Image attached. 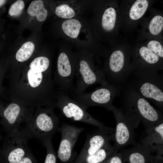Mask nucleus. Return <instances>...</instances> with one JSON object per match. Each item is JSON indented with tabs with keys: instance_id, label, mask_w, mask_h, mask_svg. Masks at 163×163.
Here are the masks:
<instances>
[{
	"instance_id": "nucleus-1",
	"label": "nucleus",
	"mask_w": 163,
	"mask_h": 163,
	"mask_svg": "<svg viewBox=\"0 0 163 163\" xmlns=\"http://www.w3.org/2000/svg\"><path fill=\"white\" fill-rule=\"evenodd\" d=\"M121 91L123 109L131 118L135 128L141 122L146 129L163 121L161 112L142 97L130 83H125Z\"/></svg>"
},
{
	"instance_id": "nucleus-2",
	"label": "nucleus",
	"mask_w": 163,
	"mask_h": 163,
	"mask_svg": "<svg viewBox=\"0 0 163 163\" xmlns=\"http://www.w3.org/2000/svg\"><path fill=\"white\" fill-rule=\"evenodd\" d=\"M123 88V84L107 82L90 92L74 91L69 94L85 110L90 107L97 106L111 111L114 107L113 102L120 95Z\"/></svg>"
},
{
	"instance_id": "nucleus-3",
	"label": "nucleus",
	"mask_w": 163,
	"mask_h": 163,
	"mask_svg": "<svg viewBox=\"0 0 163 163\" xmlns=\"http://www.w3.org/2000/svg\"><path fill=\"white\" fill-rule=\"evenodd\" d=\"M75 53L77 81L74 91L84 92L91 85L97 84L102 85L107 82L102 70L95 66L91 54L84 50H78Z\"/></svg>"
},
{
	"instance_id": "nucleus-4",
	"label": "nucleus",
	"mask_w": 163,
	"mask_h": 163,
	"mask_svg": "<svg viewBox=\"0 0 163 163\" xmlns=\"http://www.w3.org/2000/svg\"><path fill=\"white\" fill-rule=\"evenodd\" d=\"M130 83L138 93L161 110L163 108V76L158 72L133 71Z\"/></svg>"
},
{
	"instance_id": "nucleus-5",
	"label": "nucleus",
	"mask_w": 163,
	"mask_h": 163,
	"mask_svg": "<svg viewBox=\"0 0 163 163\" xmlns=\"http://www.w3.org/2000/svg\"><path fill=\"white\" fill-rule=\"evenodd\" d=\"M61 28L64 40L78 50L86 51L92 55L91 27L87 19L81 15L72 19H63Z\"/></svg>"
},
{
	"instance_id": "nucleus-6",
	"label": "nucleus",
	"mask_w": 163,
	"mask_h": 163,
	"mask_svg": "<svg viewBox=\"0 0 163 163\" xmlns=\"http://www.w3.org/2000/svg\"><path fill=\"white\" fill-rule=\"evenodd\" d=\"M59 120L52 109L43 110L33 119L28 121L21 129L30 138H35L43 144L51 141L54 134L58 131Z\"/></svg>"
},
{
	"instance_id": "nucleus-7",
	"label": "nucleus",
	"mask_w": 163,
	"mask_h": 163,
	"mask_svg": "<svg viewBox=\"0 0 163 163\" xmlns=\"http://www.w3.org/2000/svg\"><path fill=\"white\" fill-rule=\"evenodd\" d=\"M56 105L68 118L95 126L107 134H112L114 132L115 129L105 126L95 119L66 92L61 91Z\"/></svg>"
},
{
	"instance_id": "nucleus-8",
	"label": "nucleus",
	"mask_w": 163,
	"mask_h": 163,
	"mask_svg": "<svg viewBox=\"0 0 163 163\" xmlns=\"http://www.w3.org/2000/svg\"><path fill=\"white\" fill-rule=\"evenodd\" d=\"M69 47L64 45L58 56L57 70L58 83L61 91L68 94L75 90L73 82L76 71L75 53Z\"/></svg>"
},
{
	"instance_id": "nucleus-9",
	"label": "nucleus",
	"mask_w": 163,
	"mask_h": 163,
	"mask_svg": "<svg viewBox=\"0 0 163 163\" xmlns=\"http://www.w3.org/2000/svg\"><path fill=\"white\" fill-rule=\"evenodd\" d=\"M111 111L116 121L113 139L114 142V152H117L121 148L129 145H137L135 139V128L129 116L122 108L114 106Z\"/></svg>"
},
{
	"instance_id": "nucleus-10",
	"label": "nucleus",
	"mask_w": 163,
	"mask_h": 163,
	"mask_svg": "<svg viewBox=\"0 0 163 163\" xmlns=\"http://www.w3.org/2000/svg\"><path fill=\"white\" fill-rule=\"evenodd\" d=\"M30 138L22 130L8 134L0 155L4 163H19L29 152L27 143Z\"/></svg>"
},
{
	"instance_id": "nucleus-11",
	"label": "nucleus",
	"mask_w": 163,
	"mask_h": 163,
	"mask_svg": "<svg viewBox=\"0 0 163 163\" xmlns=\"http://www.w3.org/2000/svg\"><path fill=\"white\" fill-rule=\"evenodd\" d=\"M84 129L64 124L59 127L61 140L57 152L60 163H73L76 158L73 149L80 133Z\"/></svg>"
},
{
	"instance_id": "nucleus-12",
	"label": "nucleus",
	"mask_w": 163,
	"mask_h": 163,
	"mask_svg": "<svg viewBox=\"0 0 163 163\" xmlns=\"http://www.w3.org/2000/svg\"><path fill=\"white\" fill-rule=\"evenodd\" d=\"M113 134L99 130L88 135L83 148L73 163H78L87 157L94 154L113 140Z\"/></svg>"
},
{
	"instance_id": "nucleus-13",
	"label": "nucleus",
	"mask_w": 163,
	"mask_h": 163,
	"mask_svg": "<svg viewBox=\"0 0 163 163\" xmlns=\"http://www.w3.org/2000/svg\"><path fill=\"white\" fill-rule=\"evenodd\" d=\"M141 143L152 155L163 156V121L146 129Z\"/></svg>"
},
{
	"instance_id": "nucleus-14",
	"label": "nucleus",
	"mask_w": 163,
	"mask_h": 163,
	"mask_svg": "<svg viewBox=\"0 0 163 163\" xmlns=\"http://www.w3.org/2000/svg\"><path fill=\"white\" fill-rule=\"evenodd\" d=\"M21 113V107L14 103L9 104L4 110L2 125L8 134L19 130L21 123L23 120L20 118Z\"/></svg>"
},
{
	"instance_id": "nucleus-15",
	"label": "nucleus",
	"mask_w": 163,
	"mask_h": 163,
	"mask_svg": "<svg viewBox=\"0 0 163 163\" xmlns=\"http://www.w3.org/2000/svg\"><path fill=\"white\" fill-rule=\"evenodd\" d=\"M121 152L123 163H149L152 155L147 148L138 143Z\"/></svg>"
},
{
	"instance_id": "nucleus-16",
	"label": "nucleus",
	"mask_w": 163,
	"mask_h": 163,
	"mask_svg": "<svg viewBox=\"0 0 163 163\" xmlns=\"http://www.w3.org/2000/svg\"><path fill=\"white\" fill-rule=\"evenodd\" d=\"M64 1L55 8V13L63 19H69L82 15L85 9L86 2Z\"/></svg>"
},
{
	"instance_id": "nucleus-17",
	"label": "nucleus",
	"mask_w": 163,
	"mask_h": 163,
	"mask_svg": "<svg viewBox=\"0 0 163 163\" xmlns=\"http://www.w3.org/2000/svg\"><path fill=\"white\" fill-rule=\"evenodd\" d=\"M114 152V148L107 143L94 154L87 157L78 163H101Z\"/></svg>"
},
{
	"instance_id": "nucleus-18",
	"label": "nucleus",
	"mask_w": 163,
	"mask_h": 163,
	"mask_svg": "<svg viewBox=\"0 0 163 163\" xmlns=\"http://www.w3.org/2000/svg\"><path fill=\"white\" fill-rule=\"evenodd\" d=\"M27 12L31 16H36L37 20L40 22L45 21L48 15V11L41 0L32 2L27 8Z\"/></svg>"
},
{
	"instance_id": "nucleus-19",
	"label": "nucleus",
	"mask_w": 163,
	"mask_h": 163,
	"mask_svg": "<svg viewBox=\"0 0 163 163\" xmlns=\"http://www.w3.org/2000/svg\"><path fill=\"white\" fill-rule=\"evenodd\" d=\"M116 14L115 9L109 7L104 11L101 19L103 29L106 32H110L114 28L116 22Z\"/></svg>"
},
{
	"instance_id": "nucleus-20",
	"label": "nucleus",
	"mask_w": 163,
	"mask_h": 163,
	"mask_svg": "<svg viewBox=\"0 0 163 163\" xmlns=\"http://www.w3.org/2000/svg\"><path fill=\"white\" fill-rule=\"evenodd\" d=\"M148 5L147 0H136L130 8L129 12L130 18L136 20L141 18L147 10Z\"/></svg>"
},
{
	"instance_id": "nucleus-21",
	"label": "nucleus",
	"mask_w": 163,
	"mask_h": 163,
	"mask_svg": "<svg viewBox=\"0 0 163 163\" xmlns=\"http://www.w3.org/2000/svg\"><path fill=\"white\" fill-rule=\"evenodd\" d=\"M34 48L35 46L33 42H25L17 51L16 55V59L20 62L27 60L32 55Z\"/></svg>"
},
{
	"instance_id": "nucleus-22",
	"label": "nucleus",
	"mask_w": 163,
	"mask_h": 163,
	"mask_svg": "<svg viewBox=\"0 0 163 163\" xmlns=\"http://www.w3.org/2000/svg\"><path fill=\"white\" fill-rule=\"evenodd\" d=\"M50 64V60L46 57L41 56L35 58L30 63V68L41 72L46 71Z\"/></svg>"
},
{
	"instance_id": "nucleus-23",
	"label": "nucleus",
	"mask_w": 163,
	"mask_h": 163,
	"mask_svg": "<svg viewBox=\"0 0 163 163\" xmlns=\"http://www.w3.org/2000/svg\"><path fill=\"white\" fill-rule=\"evenodd\" d=\"M163 27V17L158 15L155 16L149 24V29L151 34L157 35L161 31Z\"/></svg>"
},
{
	"instance_id": "nucleus-24",
	"label": "nucleus",
	"mask_w": 163,
	"mask_h": 163,
	"mask_svg": "<svg viewBox=\"0 0 163 163\" xmlns=\"http://www.w3.org/2000/svg\"><path fill=\"white\" fill-rule=\"evenodd\" d=\"M27 75L29 83L32 87H36L41 84L43 78L42 72L30 69Z\"/></svg>"
},
{
	"instance_id": "nucleus-25",
	"label": "nucleus",
	"mask_w": 163,
	"mask_h": 163,
	"mask_svg": "<svg viewBox=\"0 0 163 163\" xmlns=\"http://www.w3.org/2000/svg\"><path fill=\"white\" fill-rule=\"evenodd\" d=\"M44 145L46 149V155L44 163H56V155L51 141L46 142Z\"/></svg>"
},
{
	"instance_id": "nucleus-26",
	"label": "nucleus",
	"mask_w": 163,
	"mask_h": 163,
	"mask_svg": "<svg viewBox=\"0 0 163 163\" xmlns=\"http://www.w3.org/2000/svg\"><path fill=\"white\" fill-rule=\"evenodd\" d=\"M24 7V1L18 0L13 3L10 6L9 14L12 16H17L21 14Z\"/></svg>"
},
{
	"instance_id": "nucleus-27",
	"label": "nucleus",
	"mask_w": 163,
	"mask_h": 163,
	"mask_svg": "<svg viewBox=\"0 0 163 163\" xmlns=\"http://www.w3.org/2000/svg\"><path fill=\"white\" fill-rule=\"evenodd\" d=\"M147 47L161 58H163V48L159 42L152 40L147 44Z\"/></svg>"
},
{
	"instance_id": "nucleus-28",
	"label": "nucleus",
	"mask_w": 163,
	"mask_h": 163,
	"mask_svg": "<svg viewBox=\"0 0 163 163\" xmlns=\"http://www.w3.org/2000/svg\"><path fill=\"white\" fill-rule=\"evenodd\" d=\"M101 163H123L121 152H114L110 156Z\"/></svg>"
},
{
	"instance_id": "nucleus-29",
	"label": "nucleus",
	"mask_w": 163,
	"mask_h": 163,
	"mask_svg": "<svg viewBox=\"0 0 163 163\" xmlns=\"http://www.w3.org/2000/svg\"><path fill=\"white\" fill-rule=\"evenodd\" d=\"M19 163H38L34 157L30 152Z\"/></svg>"
},
{
	"instance_id": "nucleus-30",
	"label": "nucleus",
	"mask_w": 163,
	"mask_h": 163,
	"mask_svg": "<svg viewBox=\"0 0 163 163\" xmlns=\"http://www.w3.org/2000/svg\"><path fill=\"white\" fill-rule=\"evenodd\" d=\"M5 2V0H0V7Z\"/></svg>"
},
{
	"instance_id": "nucleus-31",
	"label": "nucleus",
	"mask_w": 163,
	"mask_h": 163,
	"mask_svg": "<svg viewBox=\"0 0 163 163\" xmlns=\"http://www.w3.org/2000/svg\"><path fill=\"white\" fill-rule=\"evenodd\" d=\"M0 163H4L0 155Z\"/></svg>"
}]
</instances>
